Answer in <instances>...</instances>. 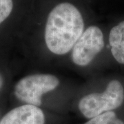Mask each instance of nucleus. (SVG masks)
Returning <instances> with one entry per match:
<instances>
[{
    "mask_svg": "<svg viewBox=\"0 0 124 124\" xmlns=\"http://www.w3.org/2000/svg\"><path fill=\"white\" fill-rule=\"evenodd\" d=\"M82 15L75 6L62 3L50 13L45 30L46 44L52 53L64 54L73 48L83 34Z\"/></svg>",
    "mask_w": 124,
    "mask_h": 124,
    "instance_id": "1",
    "label": "nucleus"
},
{
    "mask_svg": "<svg viewBox=\"0 0 124 124\" xmlns=\"http://www.w3.org/2000/svg\"><path fill=\"white\" fill-rule=\"evenodd\" d=\"M124 101V89L117 80H112L102 93H93L80 100L79 109L85 117L92 119L120 107Z\"/></svg>",
    "mask_w": 124,
    "mask_h": 124,
    "instance_id": "2",
    "label": "nucleus"
},
{
    "mask_svg": "<svg viewBox=\"0 0 124 124\" xmlns=\"http://www.w3.org/2000/svg\"><path fill=\"white\" fill-rule=\"evenodd\" d=\"M59 84V79L52 75L36 74L27 76L16 84L15 94L22 101L38 107L41 104V96L54 90Z\"/></svg>",
    "mask_w": 124,
    "mask_h": 124,
    "instance_id": "3",
    "label": "nucleus"
},
{
    "mask_svg": "<svg viewBox=\"0 0 124 124\" xmlns=\"http://www.w3.org/2000/svg\"><path fill=\"white\" fill-rule=\"evenodd\" d=\"M104 47L103 35L97 26H90L83 32L72 48V59L80 66L88 65Z\"/></svg>",
    "mask_w": 124,
    "mask_h": 124,
    "instance_id": "4",
    "label": "nucleus"
},
{
    "mask_svg": "<svg viewBox=\"0 0 124 124\" xmlns=\"http://www.w3.org/2000/svg\"><path fill=\"white\" fill-rule=\"evenodd\" d=\"M45 116L39 107L23 105L10 110L1 120L0 124H44Z\"/></svg>",
    "mask_w": 124,
    "mask_h": 124,
    "instance_id": "5",
    "label": "nucleus"
},
{
    "mask_svg": "<svg viewBox=\"0 0 124 124\" xmlns=\"http://www.w3.org/2000/svg\"><path fill=\"white\" fill-rule=\"evenodd\" d=\"M109 42L112 56L116 62L124 64V22L111 29Z\"/></svg>",
    "mask_w": 124,
    "mask_h": 124,
    "instance_id": "6",
    "label": "nucleus"
},
{
    "mask_svg": "<svg viewBox=\"0 0 124 124\" xmlns=\"http://www.w3.org/2000/svg\"><path fill=\"white\" fill-rule=\"evenodd\" d=\"M84 124H124V122L116 117L114 112L108 111L93 117Z\"/></svg>",
    "mask_w": 124,
    "mask_h": 124,
    "instance_id": "7",
    "label": "nucleus"
},
{
    "mask_svg": "<svg viewBox=\"0 0 124 124\" xmlns=\"http://www.w3.org/2000/svg\"><path fill=\"white\" fill-rule=\"evenodd\" d=\"M13 7V0H0V24L11 13Z\"/></svg>",
    "mask_w": 124,
    "mask_h": 124,
    "instance_id": "8",
    "label": "nucleus"
},
{
    "mask_svg": "<svg viewBox=\"0 0 124 124\" xmlns=\"http://www.w3.org/2000/svg\"><path fill=\"white\" fill-rule=\"evenodd\" d=\"M2 84H3V79H2V77L0 75V88L2 86Z\"/></svg>",
    "mask_w": 124,
    "mask_h": 124,
    "instance_id": "9",
    "label": "nucleus"
}]
</instances>
